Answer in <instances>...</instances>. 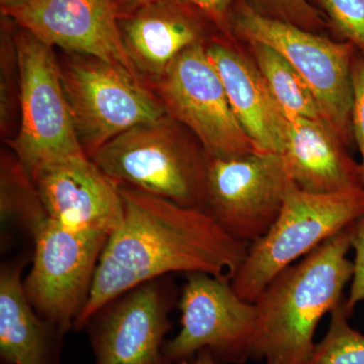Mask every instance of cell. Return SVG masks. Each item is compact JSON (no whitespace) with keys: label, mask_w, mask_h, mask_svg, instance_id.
I'll return each instance as SVG.
<instances>
[{"label":"cell","mask_w":364,"mask_h":364,"mask_svg":"<svg viewBox=\"0 0 364 364\" xmlns=\"http://www.w3.org/2000/svg\"><path fill=\"white\" fill-rule=\"evenodd\" d=\"M1 222L14 223L33 232L49 218L28 170L4 144L0 153Z\"/></svg>","instance_id":"ffe728a7"},{"label":"cell","mask_w":364,"mask_h":364,"mask_svg":"<svg viewBox=\"0 0 364 364\" xmlns=\"http://www.w3.org/2000/svg\"><path fill=\"white\" fill-rule=\"evenodd\" d=\"M352 87L353 105L351 112V127L353 140L360 152L361 183L364 188V59L356 53L352 62Z\"/></svg>","instance_id":"d4e9b609"},{"label":"cell","mask_w":364,"mask_h":364,"mask_svg":"<svg viewBox=\"0 0 364 364\" xmlns=\"http://www.w3.org/2000/svg\"><path fill=\"white\" fill-rule=\"evenodd\" d=\"M193 7L213 26L218 32L233 38L229 30V14L234 0H181Z\"/></svg>","instance_id":"4316f807"},{"label":"cell","mask_w":364,"mask_h":364,"mask_svg":"<svg viewBox=\"0 0 364 364\" xmlns=\"http://www.w3.org/2000/svg\"><path fill=\"white\" fill-rule=\"evenodd\" d=\"M31 236L35 252L23 279L26 296L41 317L65 335L87 303L109 236L72 231L50 218Z\"/></svg>","instance_id":"9c48e42d"},{"label":"cell","mask_w":364,"mask_h":364,"mask_svg":"<svg viewBox=\"0 0 364 364\" xmlns=\"http://www.w3.org/2000/svg\"><path fill=\"white\" fill-rule=\"evenodd\" d=\"M166 277L134 287L105 305L85 329L95 364H173L163 347L176 301Z\"/></svg>","instance_id":"7c38bea8"},{"label":"cell","mask_w":364,"mask_h":364,"mask_svg":"<svg viewBox=\"0 0 364 364\" xmlns=\"http://www.w3.org/2000/svg\"><path fill=\"white\" fill-rule=\"evenodd\" d=\"M258 13L268 18L317 32L325 26L320 13L308 0H246Z\"/></svg>","instance_id":"cb8c5ba5"},{"label":"cell","mask_w":364,"mask_h":364,"mask_svg":"<svg viewBox=\"0 0 364 364\" xmlns=\"http://www.w3.org/2000/svg\"><path fill=\"white\" fill-rule=\"evenodd\" d=\"M331 26L364 59V0H318Z\"/></svg>","instance_id":"603a6c76"},{"label":"cell","mask_w":364,"mask_h":364,"mask_svg":"<svg viewBox=\"0 0 364 364\" xmlns=\"http://www.w3.org/2000/svg\"><path fill=\"white\" fill-rule=\"evenodd\" d=\"M119 191L123 222L107 238L76 331L117 296L151 280L202 272L231 282L250 245L230 236L205 210L126 186Z\"/></svg>","instance_id":"6da1fadb"},{"label":"cell","mask_w":364,"mask_h":364,"mask_svg":"<svg viewBox=\"0 0 364 364\" xmlns=\"http://www.w3.org/2000/svg\"><path fill=\"white\" fill-rule=\"evenodd\" d=\"M247 45L249 54L287 119L304 117L324 121L310 86L280 53L262 43Z\"/></svg>","instance_id":"d6986e66"},{"label":"cell","mask_w":364,"mask_h":364,"mask_svg":"<svg viewBox=\"0 0 364 364\" xmlns=\"http://www.w3.org/2000/svg\"><path fill=\"white\" fill-rule=\"evenodd\" d=\"M181 330L165 342L171 363H183L200 351L219 364L255 360L259 316L255 303L242 299L231 282L208 273L186 274L179 298Z\"/></svg>","instance_id":"ba28073f"},{"label":"cell","mask_w":364,"mask_h":364,"mask_svg":"<svg viewBox=\"0 0 364 364\" xmlns=\"http://www.w3.org/2000/svg\"><path fill=\"white\" fill-rule=\"evenodd\" d=\"M208 159L198 139L166 114L112 139L91 160L119 186L205 212Z\"/></svg>","instance_id":"3957f363"},{"label":"cell","mask_w":364,"mask_h":364,"mask_svg":"<svg viewBox=\"0 0 364 364\" xmlns=\"http://www.w3.org/2000/svg\"><path fill=\"white\" fill-rule=\"evenodd\" d=\"M293 183L279 153L210 157L205 212L230 236L251 244L272 226Z\"/></svg>","instance_id":"8fae6325"},{"label":"cell","mask_w":364,"mask_h":364,"mask_svg":"<svg viewBox=\"0 0 364 364\" xmlns=\"http://www.w3.org/2000/svg\"><path fill=\"white\" fill-rule=\"evenodd\" d=\"M23 264L0 272V358L2 364H60L64 334L41 317L26 296Z\"/></svg>","instance_id":"ac0fdd59"},{"label":"cell","mask_w":364,"mask_h":364,"mask_svg":"<svg viewBox=\"0 0 364 364\" xmlns=\"http://www.w3.org/2000/svg\"><path fill=\"white\" fill-rule=\"evenodd\" d=\"M323 119H289L280 156L291 181L312 193H334L363 188L360 165Z\"/></svg>","instance_id":"e0dca14e"},{"label":"cell","mask_w":364,"mask_h":364,"mask_svg":"<svg viewBox=\"0 0 364 364\" xmlns=\"http://www.w3.org/2000/svg\"><path fill=\"white\" fill-rule=\"evenodd\" d=\"M363 217V188L312 193L291 184L272 226L249 245L232 287L254 303L277 275Z\"/></svg>","instance_id":"277c9868"},{"label":"cell","mask_w":364,"mask_h":364,"mask_svg":"<svg viewBox=\"0 0 364 364\" xmlns=\"http://www.w3.org/2000/svg\"><path fill=\"white\" fill-rule=\"evenodd\" d=\"M16 42L21 71L20 128L16 138L4 144L32 176L50 163L85 153L76 136L54 48L18 26Z\"/></svg>","instance_id":"52a82bcc"},{"label":"cell","mask_w":364,"mask_h":364,"mask_svg":"<svg viewBox=\"0 0 364 364\" xmlns=\"http://www.w3.org/2000/svg\"><path fill=\"white\" fill-rule=\"evenodd\" d=\"M352 226L287 267L254 303L259 316L255 360L308 364L320 321L344 301L353 275Z\"/></svg>","instance_id":"7a4b0ae2"},{"label":"cell","mask_w":364,"mask_h":364,"mask_svg":"<svg viewBox=\"0 0 364 364\" xmlns=\"http://www.w3.org/2000/svg\"><path fill=\"white\" fill-rule=\"evenodd\" d=\"M205 50L221 78L235 117L259 151L282 153L289 119L262 74L237 40L215 33Z\"/></svg>","instance_id":"2e32d148"},{"label":"cell","mask_w":364,"mask_h":364,"mask_svg":"<svg viewBox=\"0 0 364 364\" xmlns=\"http://www.w3.org/2000/svg\"><path fill=\"white\" fill-rule=\"evenodd\" d=\"M0 14L54 49L105 60L140 77L124 49L114 0H31Z\"/></svg>","instance_id":"4fadbf2b"},{"label":"cell","mask_w":364,"mask_h":364,"mask_svg":"<svg viewBox=\"0 0 364 364\" xmlns=\"http://www.w3.org/2000/svg\"><path fill=\"white\" fill-rule=\"evenodd\" d=\"M31 0H0V9H13Z\"/></svg>","instance_id":"f546056e"},{"label":"cell","mask_w":364,"mask_h":364,"mask_svg":"<svg viewBox=\"0 0 364 364\" xmlns=\"http://www.w3.org/2000/svg\"><path fill=\"white\" fill-rule=\"evenodd\" d=\"M174 364H219L213 358L210 352L200 351L195 356V358L189 359V360L183 361V363Z\"/></svg>","instance_id":"f1b7e54d"},{"label":"cell","mask_w":364,"mask_h":364,"mask_svg":"<svg viewBox=\"0 0 364 364\" xmlns=\"http://www.w3.org/2000/svg\"><path fill=\"white\" fill-rule=\"evenodd\" d=\"M329 328L308 364H364V335L349 324L345 299L332 311Z\"/></svg>","instance_id":"7402d4cb"},{"label":"cell","mask_w":364,"mask_h":364,"mask_svg":"<svg viewBox=\"0 0 364 364\" xmlns=\"http://www.w3.org/2000/svg\"><path fill=\"white\" fill-rule=\"evenodd\" d=\"M119 28L127 54L147 85L161 77L181 53L207 45L215 35V26L181 0H152L119 16Z\"/></svg>","instance_id":"9a60e30c"},{"label":"cell","mask_w":364,"mask_h":364,"mask_svg":"<svg viewBox=\"0 0 364 364\" xmlns=\"http://www.w3.org/2000/svg\"><path fill=\"white\" fill-rule=\"evenodd\" d=\"M232 37L262 43L277 50L296 68L312 90L325 123L345 145H350L353 105L352 62L356 50L299 26L268 18L246 0H234L229 14Z\"/></svg>","instance_id":"5b68a950"},{"label":"cell","mask_w":364,"mask_h":364,"mask_svg":"<svg viewBox=\"0 0 364 364\" xmlns=\"http://www.w3.org/2000/svg\"><path fill=\"white\" fill-rule=\"evenodd\" d=\"M32 177L50 219L67 229L109 236L123 222L119 186L86 155L50 163Z\"/></svg>","instance_id":"5bb4252c"},{"label":"cell","mask_w":364,"mask_h":364,"mask_svg":"<svg viewBox=\"0 0 364 364\" xmlns=\"http://www.w3.org/2000/svg\"><path fill=\"white\" fill-rule=\"evenodd\" d=\"M16 23L0 14V135L4 143L16 138L21 119V71Z\"/></svg>","instance_id":"44dd1931"},{"label":"cell","mask_w":364,"mask_h":364,"mask_svg":"<svg viewBox=\"0 0 364 364\" xmlns=\"http://www.w3.org/2000/svg\"><path fill=\"white\" fill-rule=\"evenodd\" d=\"M351 248H353V275L350 291L345 299V306L352 315L354 308L364 301V217L352 225Z\"/></svg>","instance_id":"484cf974"},{"label":"cell","mask_w":364,"mask_h":364,"mask_svg":"<svg viewBox=\"0 0 364 364\" xmlns=\"http://www.w3.org/2000/svg\"><path fill=\"white\" fill-rule=\"evenodd\" d=\"M148 86L167 116L186 127L208 157L226 159L259 151L235 117L205 45L181 53L161 77Z\"/></svg>","instance_id":"30bf717a"},{"label":"cell","mask_w":364,"mask_h":364,"mask_svg":"<svg viewBox=\"0 0 364 364\" xmlns=\"http://www.w3.org/2000/svg\"><path fill=\"white\" fill-rule=\"evenodd\" d=\"M58 60L76 136L90 159L124 132L166 116L156 93L124 67L72 53Z\"/></svg>","instance_id":"8992f818"},{"label":"cell","mask_w":364,"mask_h":364,"mask_svg":"<svg viewBox=\"0 0 364 364\" xmlns=\"http://www.w3.org/2000/svg\"><path fill=\"white\" fill-rule=\"evenodd\" d=\"M119 16H124L152 0H114Z\"/></svg>","instance_id":"83f0119b"}]
</instances>
